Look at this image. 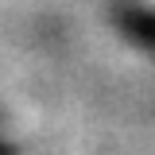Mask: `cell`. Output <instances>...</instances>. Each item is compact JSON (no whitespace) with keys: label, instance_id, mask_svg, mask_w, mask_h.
<instances>
[{"label":"cell","instance_id":"6da1fadb","mask_svg":"<svg viewBox=\"0 0 155 155\" xmlns=\"http://www.w3.org/2000/svg\"><path fill=\"white\" fill-rule=\"evenodd\" d=\"M151 4H155V0H151Z\"/></svg>","mask_w":155,"mask_h":155}]
</instances>
